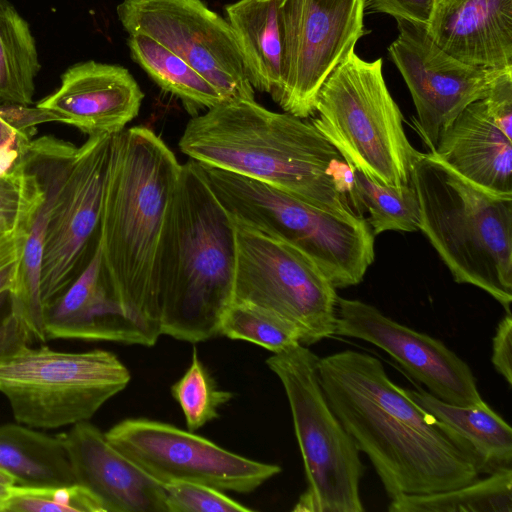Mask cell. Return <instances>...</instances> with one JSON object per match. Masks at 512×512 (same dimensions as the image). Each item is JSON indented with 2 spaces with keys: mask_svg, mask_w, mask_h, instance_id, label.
Segmentation results:
<instances>
[{
  "mask_svg": "<svg viewBox=\"0 0 512 512\" xmlns=\"http://www.w3.org/2000/svg\"><path fill=\"white\" fill-rule=\"evenodd\" d=\"M327 402L365 453L387 496L427 494L478 478L472 459L396 385L376 357L344 350L319 358Z\"/></svg>",
  "mask_w": 512,
  "mask_h": 512,
  "instance_id": "cell-1",
  "label": "cell"
},
{
  "mask_svg": "<svg viewBox=\"0 0 512 512\" xmlns=\"http://www.w3.org/2000/svg\"><path fill=\"white\" fill-rule=\"evenodd\" d=\"M179 148L207 167L245 176L343 218L351 206L352 173L311 123L255 100L222 102L186 124Z\"/></svg>",
  "mask_w": 512,
  "mask_h": 512,
  "instance_id": "cell-2",
  "label": "cell"
},
{
  "mask_svg": "<svg viewBox=\"0 0 512 512\" xmlns=\"http://www.w3.org/2000/svg\"><path fill=\"white\" fill-rule=\"evenodd\" d=\"M180 168L150 128L112 136L100 217L102 264L124 311L153 344L161 336L157 258Z\"/></svg>",
  "mask_w": 512,
  "mask_h": 512,
  "instance_id": "cell-3",
  "label": "cell"
},
{
  "mask_svg": "<svg viewBox=\"0 0 512 512\" xmlns=\"http://www.w3.org/2000/svg\"><path fill=\"white\" fill-rule=\"evenodd\" d=\"M235 263L232 216L203 166L189 159L181 164L157 258L161 335L190 343L219 335L233 302Z\"/></svg>",
  "mask_w": 512,
  "mask_h": 512,
  "instance_id": "cell-4",
  "label": "cell"
},
{
  "mask_svg": "<svg viewBox=\"0 0 512 512\" xmlns=\"http://www.w3.org/2000/svg\"><path fill=\"white\" fill-rule=\"evenodd\" d=\"M411 183L420 230L455 282L476 286L511 312L512 196L484 190L429 153H418Z\"/></svg>",
  "mask_w": 512,
  "mask_h": 512,
  "instance_id": "cell-5",
  "label": "cell"
},
{
  "mask_svg": "<svg viewBox=\"0 0 512 512\" xmlns=\"http://www.w3.org/2000/svg\"><path fill=\"white\" fill-rule=\"evenodd\" d=\"M311 123L346 163L373 180L411 186L418 151L403 129L402 113L386 86L382 59L366 61L352 51L331 72L316 98Z\"/></svg>",
  "mask_w": 512,
  "mask_h": 512,
  "instance_id": "cell-6",
  "label": "cell"
},
{
  "mask_svg": "<svg viewBox=\"0 0 512 512\" xmlns=\"http://www.w3.org/2000/svg\"><path fill=\"white\" fill-rule=\"evenodd\" d=\"M203 168L215 195L234 218L299 249L335 288L363 280L374 260L375 238L363 215L343 218L257 180Z\"/></svg>",
  "mask_w": 512,
  "mask_h": 512,
  "instance_id": "cell-7",
  "label": "cell"
},
{
  "mask_svg": "<svg viewBox=\"0 0 512 512\" xmlns=\"http://www.w3.org/2000/svg\"><path fill=\"white\" fill-rule=\"evenodd\" d=\"M319 357L296 344L267 358L287 396L307 487L293 511L363 512L364 466L353 439L329 406L318 375Z\"/></svg>",
  "mask_w": 512,
  "mask_h": 512,
  "instance_id": "cell-8",
  "label": "cell"
},
{
  "mask_svg": "<svg viewBox=\"0 0 512 512\" xmlns=\"http://www.w3.org/2000/svg\"><path fill=\"white\" fill-rule=\"evenodd\" d=\"M131 374L112 352L24 348L0 363V392L16 422L54 429L89 421Z\"/></svg>",
  "mask_w": 512,
  "mask_h": 512,
  "instance_id": "cell-9",
  "label": "cell"
},
{
  "mask_svg": "<svg viewBox=\"0 0 512 512\" xmlns=\"http://www.w3.org/2000/svg\"><path fill=\"white\" fill-rule=\"evenodd\" d=\"M232 219L236 239L233 301L281 316L297 328L305 346L333 336L338 295L318 266L291 244Z\"/></svg>",
  "mask_w": 512,
  "mask_h": 512,
  "instance_id": "cell-10",
  "label": "cell"
},
{
  "mask_svg": "<svg viewBox=\"0 0 512 512\" xmlns=\"http://www.w3.org/2000/svg\"><path fill=\"white\" fill-rule=\"evenodd\" d=\"M105 435L162 485L193 482L221 491L250 493L281 472L276 464L235 454L193 431L161 421L129 418Z\"/></svg>",
  "mask_w": 512,
  "mask_h": 512,
  "instance_id": "cell-11",
  "label": "cell"
},
{
  "mask_svg": "<svg viewBox=\"0 0 512 512\" xmlns=\"http://www.w3.org/2000/svg\"><path fill=\"white\" fill-rule=\"evenodd\" d=\"M283 88L277 103L305 119L331 72L367 32L363 0H279Z\"/></svg>",
  "mask_w": 512,
  "mask_h": 512,
  "instance_id": "cell-12",
  "label": "cell"
},
{
  "mask_svg": "<svg viewBox=\"0 0 512 512\" xmlns=\"http://www.w3.org/2000/svg\"><path fill=\"white\" fill-rule=\"evenodd\" d=\"M116 13L127 34L142 33L166 46L225 102L255 100L230 24L202 0H122Z\"/></svg>",
  "mask_w": 512,
  "mask_h": 512,
  "instance_id": "cell-13",
  "label": "cell"
},
{
  "mask_svg": "<svg viewBox=\"0 0 512 512\" xmlns=\"http://www.w3.org/2000/svg\"><path fill=\"white\" fill-rule=\"evenodd\" d=\"M113 135L89 136L77 148L53 201L40 274L44 306L86 267L100 238L104 182Z\"/></svg>",
  "mask_w": 512,
  "mask_h": 512,
  "instance_id": "cell-14",
  "label": "cell"
},
{
  "mask_svg": "<svg viewBox=\"0 0 512 512\" xmlns=\"http://www.w3.org/2000/svg\"><path fill=\"white\" fill-rule=\"evenodd\" d=\"M398 36L388 48L414 102V127L432 152L438 138L470 103L484 98L506 70L466 64L442 50L426 27L397 19Z\"/></svg>",
  "mask_w": 512,
  "mask_h": 512,
  "instance_id": "cell-15",
  "label": "cell"
},
{
  "mask_svg": "<svg viewBox=\"0 0 512 512\" xmlns=\"http://www.w3.org/2000/svg\"><path fill=\"white\" fill-rule=\"evenodd\" d=\"M334 335L356 338L389 354L433 396L456 405L483 402L470 366L441 340L384 315L371 304L337 299Z\"/></svg>",
  "mask_w": 512,
  "mask_h": 512,
  "instance_id": "cell-16",
  "label": "cell"
},
{
  "mask_svg": "<svg viewBox=\"0 0 512 512\" xmlns=\"http://www.w3.org/2000/svg\"><path fill=\"white\" fill-rule=\"evenodd\" d=\"M143 98L127 68L87 60L67 68L58 89L36 106L55 112L89 137L120 133L137 117Z\"/></svg>",
  "mask_w": 512,
  "mask_h": 512,
  "instance_id": "cell-17",
  "label": "cell"
},
{
  "mask_svg": "<svg viewBox=\"0 0 512 512\" xmlns=\"http://www.w3.org/2000/svg\"><path fill=\"white\" fill-rule=\"evenodd\" d=\"M75 482L87 488L104 512H168L165 490L117 449L89 421L60 435Z\"/></svg>",
  "mask_w": 512,
  "mask_h": 512,
  "instance_id": "cell-18",
  "label": "cell"
},
{
  "mask_svg": "<svg viewBox=\"0 0 512 512\" xmlns=\"http://www.w3.org/2000/svg\"><path fill=\"white\" fill-rule=\"evenodd\" d=\"M45 328L48 340L154 345L121 306L103 268L100 241L82 272L45 305Z\"/></svg>",
  "mask_w": 512,
  "mask_h": 512,
  "instance_id": "cell-19",
  "label": "cell"
},
{
  "mask_svg": "<svg viewBox=\"0 0 512 512\" xmlns=\"http://www.w3.org/2000/svg\"><path fill=\"white\" fill-rule=\"evenodd\" d=\"M77 148L68 141L43 136L32 140L25 150L44 184L45 197L28 232L9 291V302L12 313L33 341H47L45 306L40 289L43 244L53 201L69 172Z\"/></svg>",
  "mask_w": 512,
  "mask_h": 512,
  "instance_id": "cell-20",
  "label": "cell"
},
{
  "mask_svg": "<svg viewBox=\"0 0 512 512\" xmlns=\"http://www.w3.org/2000/svg\"><path fill=\"white\" fill-rule=\"evenodd\" d=\"M426 30L461 62L512 69V0H437Z\"/></svg>",
  "mask_w": 512,
  "mask_h": 512,
  "instance_id": "cell-21",
  "label": "cell"
},
{
  "mask_svg": "<svg viewBox=\"0 0 512 512\" xmlns=\"http://www.w3.org/2000/svg\"><path fill=\"white\" fill-rule=\"evenodd\" d=\"M430 153L474 185L512 196V140L493 122L482 99L443 129Z\"/></svg>",
  "mask_w": 512,
  "mask_h": 512,
  "instance_id": "cell-22",
  "label": "cell"
},
{
  "mask_svg": "<svg viewBox=\"0 0 512 512\" xmlns=\"http://www.w3.org/2000/svg\"><path fill=\"white\" fill-rule=\"evenodd\" d=\"M403 390L472 459L479 474L512 468V429L484 400L462 406L425 390Z\"/></svg>",
  "mask_w": 512,
  "mask_h": 512,
  "instance_id": "cell-23",
  "label": "cell"
},
{
  "mask_svg": "<svg viewBox=\"0 0 512 512\" xmlns=\"http://www.w3.org/2000/svg\"><path fill=\"white\" fill-rule=\"evenodd\" d=\"M279 0H238L225 6L247 78L254 90L278 103L283 88Z\"/></svg>",
  "mask_w": 512,
  "mask_h": 512,
  "instance_id": "cell-24",
  "label": "cell"
},
{
  "mask_svg": "<svg viewBox=\"0 0 512 512\" xmlns=\"http://www.w3.org/2000/svg\"><path fill=\"white\" fill-rule=\"evenodd\" d=\"M0 469L10 474L16 485L76 483L61 436L18 422L0 425Z\"/></svg>",
  "mask_w": 512,
  "mask_h": 512,
  "instance_id": "cell-25",
  "label": "cell"
},
{
  "mask_svg": "<svg viewBox=\"0 0 512 512\" xmlns=\"http://www.w3.org/2000/svg\"><path fill=\"white\" fill-rule=\"evenodd\" d=\"M131 59L165 92L177 97L192 115L222 102L219 91L183 58L142 33L128 34Z\"/></svg>",
  "mask_w": 512,
  "mask_h": 512,
  "instance_id": "cell-26",
  "label": "cell"
},
{
  "mask_svg": "<svg viewBox=\"0 0 512 512\" xmlns=\"http://www.w3.org/2000/svg\"><path fill=\"white\" fill-rule=\"evenodd\" d=\"M40 69L29 23L9 0H0V104L31 105Z\"/></svg>",
  "mask_w": 512,
  "mask_h": 512,
  "instance_id": "cell-27",
  "label": "cell"
},
{
  "mask_svg": "<svg viewBox=\"0 0 512 512\" xmlns=\"http://www.w3.org/2000/svg\"><path fill=\"white\" fill-rule=\"evenodd\" d=\"M390 512H512V468L465 485L391 499Z\"/></svg>",
  "mask_w": 512,
  "mask_h": 512,
  "instance_id": "cell-28",
  "label": "cell"
},
{
  "mask_svg": "<svg viewBox=\"0 0 512 512\" xmlns=\"http://www.w3.org/2000/svg\"><path fill=\"white\" fill-rule=\"evenodd\" d=\"M352 172L350 199L362 215L361 207L369 212L366 219L373 235L385 231L413 232L420 230V208L414 187H393L377 182L347 163Z\"/></svg>",
  "mask_w": 512,
  "mask_h": 512,
  "instance_id": "cell-29",
  "label": "cell"
},
{
  "mask_svg": "<svg viewBox=\"0 0 512 512\" xmlns=\"http://www.w3.org/2000/svg\"><path fill=\"white\" fill-rule=\"evenodd\" d=\"M44 197L41 177L24 151L0 173V235L29 232Z\"/></svg>",
  "mask_w": 512,
  "mask_h": 512,
  "instance_id": "cell-30",
  "label": "cell"
},
{
  "mask_svg": "<svg viewBox=\"0 0 512 512\" xmlns=\"http://www.w3.org/2000/svg\"><path fill=\"white\" fill-rule=\"evenodd\" d=\"M219 335L253 343L272 353L300 343L299 332L289 321L263 307L236 301L223 314Z\"/></svg>",
  "mask_w": 512,
  "mask_h": 512,
  "instance_id": "cell-31",
  "label": "cell"
},
{
  "mask_svg": "<svg viewBox=\"0 0 512 512\" xmlns=\"http://www.w3.org/2000/svg\"><path fill=\"white\" fill-rule=\"evenodd\" d=\"M171 394L180 405L187 428L195 431L219 417L218 409L234 394L220 390L193 348L191 363L182 377L171 386Z\"/></svg>",
  "mask_w": 512,
  "mask_h": 512,
  "instance_id": "cell-32",
  "label": "cell"
},
{
  "mask_svg": "<svg viewBox=\"0 0 512 512\" xmlns=\"http://www.w3.org/2000/svg\"><path fill=\"white\" fill-rule=\"evenodd\" d=\"M5 512H104L99 500L84 486L14 485Z\"/></svg>",
  "mask_w": 512,
  "mask_h": 512,
  "instance_id": "cell-33",
  "label": "cell"
},
{
  "mask_svg": "<svg viewBox=\"0 0 512 512\" xmlns=\"http://www.w3.org/2000/svg\"><path fill=\"white\" fill-rule=\"evenodd\" d=\"M168 512H250L223 491L193 482L163 485Z\"/></svg>",
  "mask_w": 512,
  "mask_h": 512,
  "instance_id": "cell-34",
  "label": "cell"
},
{
  "mask_svg": "<svg viewBox=\"0 0 512 512\" xmlns=\"http://www.w3.org/2000/svg\"><path fill=\"white\" fill-rule=\"evenodd\" d=\"M482 101L496 126L512 140V69L500 74Z\"/></svg>",
  "mask_w": 512,
  "mask_h": 512,
  "instance_id": "cell-35",
  "label": "cell"
},
{
  "mask_svg": "<svg viewBox=\"0 0 512 512\" xmlns=\"http://www.w3.org/2000/svg\"><path fill=\"white\" fill-rule=\"evenodd\" d=\"M31 337L10 308L9 291L0 293V363L30 346Z\"/></svg>",
  "mask_w": 512,
  "mask_h": 512,
  "instance_id": "cell-36",
  "label": "cell"
},
{
  "mask_svg": "<svg viewBox=\"0 0 512 512\" xmlns=\"http://www.w3.org/2000/svg\"><path fill=\"white\" fill-rule=\"evenodd\" d=\"M365 9L427 27L437 0H363Z\"/></svg>",
  "mask_w": 512,
  "mask_h": 512,
  "instance_id": "cell-37",
  "label": "cell"
},
{
  "mask_svg": "<svg viewBox=\"0 0 512 512\" xmlns=\"http://www.w3.org/2000/svg\"><path fill=\"white\" fill-rule=\"evenodd\" d=\"M0 116L19 134L32 139L36 126L47 122H61V116L38 106L0 104Z\"/></svg>",
  "mask_w": 512,
  "mask_h": 512,
  "instance_id": "cell-38",
  "label": "cell"
},
{
  "mask_svg": "<svg viewBox=\"0 0 512 512\" xmlns=\"http://www.w3.org/2000/svg\"><path fill=\"white\" fill-rule=\"evenodd\" d=\"M27 235L28 232L0 235V293L13 286Z\"/></svg>",
  "mask_w": 512,
  "mask_h": 512,
  "instance_id": "cell-39",
  "label": "cell"
},
{
  "mask_svg": "<svg viewBox=\"0 0 512 512\" xmlns=\"http://www.w3.org/2000/svg\"><path fill=\"white\" fill-rule=\"evenodd\" d=\"M492 364L496 371L512 384V316L506 312L498 323L492 341Z\"/></svg>",
  "mask_w": 512,
  "mask_h": 512,
  "instance_id": "cell-40",
  "label": "cell"
},
{
  "mask_svg": "<svg viewBox=\"0 0 512 512\" xmlns=\"http://www.w3.org/2000/svg\"><path fill=\"white\" fill-rule=\"evenodd\" d=\"M32 140L19 134L0 116V157L13 164Z\"/></svg>",
  "mask_w": 512,
  "mask_h": 512,
  "instance_id": "cell-41",
  "label": "cell"
},
{
  "mask_svg": "<svg viewBox=\"0 0 512 512\" xmlns=\"http://www.w3.org/2000/svg\"><path fill=\"white\" fill-rule=\"evenodd\" d=\"M15 484V479L0 469V512H5L10 490Z\"/></svg>",
  "mask_w": 512,
  "mask_h": 512,
  "instance_id": "cell-42",
  "label": "cell"
},
{
  "mask_svg": "<svg viewBox=\"0 0 512 512\" xmlns=\"http://www.w3.org/2000/svg\"><path fill=\"white\" fill-rule=\"evenodd\" d=\"M12 166L11 163L7 162L6 160H4L2 157H0V173L7 170L8 168H10Z\"/></svg>",
  "mask_w": 512,
  "mask_h": 512,
  "instance_id": "cell-43",
  "label": "cell"
}]
</instances>
